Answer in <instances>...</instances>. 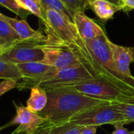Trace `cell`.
I'll return each mask as SVG.
<instances>
[{
  "mask_svg": "<svg viewBox=\"0 0 134 134\" xmlns=\"http://www.w3.org/2000/svg\"><path fill=\"white\" fill-rule=\"evenodd\" d=\"M124 9L125 12H129L132 9H134V0H124Z\"/></svg>",
  "mask_w": 134,
  "mask_h": 134,
  "instance_id": "cell-27",
  "label": "cell"
},
{
  "mask_svg": "<svg viewBox=\"0 0 134 134\" xmlns=\"http://www.w3.org/2000/svg\"><path fill=\"white\" fill-rule=\"evenodd\" d=\"M21 9L39 17L42 21L44 20L43 13L37 0H15Z\"/></svg>",
  "mask_w": 134,
  "mask_h": 134,
  "instance_id": "cell-20",
  "label": "cell"
},
{
  "mask_svg": "<svg viewBox=\"0 0 134 134\" xmlns=\"http://www.w3.org/2000/svg\"><path fill=\"white\" fill-rule=\"evenodd\" d=\"M11 134H25V133H18V132H17L16 130H14V131H13V132Z\"/></svg>",
  "mask_w": 134,
  "mask_h": 134,
  "instance_id": "cell-29",
  "label": "cell"
},
{
  "mask_svg": "<svg viewBox=\"0 0 134 134\" xmlns=\"http://www.w3.org/2000/svg\"><path fill=\"white\" fill-rule=\"evenodd\" d=\"M60 88L74 90L111 103H134L133 94L122 90L105 79L99 76Z\"/></svg>",
  "mask_w": 134,
  "mask_h": 134,
  "instance_id": "cell-5",
  "label": "cell"
},
{
  "mask_svg": "<svg viewBox=\"0 0 134 134\" xmlns=\"http://www.w3.org/2000/svg\"><path fill=\"white\" fill-rule=\"evenodd\" d=\"M0 16L6 20L10 26L14 29L16 33L18 35L20 39L21 40H37L45 42L47 39V35H43L40 30H35L27 23L24 19L17 20V18H13L4 15L0 13Z\"/></svg>",
  "mask_w": 134,
  "mask_h": 134,
  "instance_id": "cell-13",
  "label": "cell"
},
{
  "mask_svg": "<svg viewBox=\"0 0 134 134\" xmlns=\"http://www.w3.org/2000/svg\"><path fill=\"white\" fill-rule=\"evenodd\" d=\"M86 45L98 76L105 79L122 90L134 95V79L123 75L117 69L106 32L86 42Z\"/></svg>",
  "mask_w": 134,
  "mask_h": 134,
  "instance_id": "cell-2",
  "label": "cell"
},
{
  "mask_svg": "<svg viewBox=\"0 0 134 134\" xmlns=\"http://www.w3.org/2000/svg\"><path fill=\"white\" fill-rule=\"evenodd\" d=\"M73 21L80 36L85 43L93 40L105 32V30L95 20L88 17L85 12L77 11L74 13Z\"/></svg>",
  "mask_w": 134,
  "mask_h": 134,
  "instance_id": "cell-11",
  "label": "cell"
},
{
  "mask_svg": "<svg viewBox=\"0 0 134 134\" xmlns=\"http://www.w3.org/2000/svg\"><path fill=\"white\" fill-rule=\"evenodd\" d=\"M96 77L98 75L84 64L60 69L52 68L43 76L39 86L48 91Z\"/></svg>",
  "mask_w": 134,
  "mask_h": 134,
  "instance_id": "cell-6",
  "label": "cell"
},
{
  "mask_svg": "<svg viewBox=\"0 0 134 134\" xmlns=\"http://www.w3.org/2000/svg\"><path fill=\"white\" fill-rule=\"evenodd\" d=\"M68 8L74 13L77 11L85 12L88 7V3L86 0H63Z\"/></svg>",
  "mask_w": 134,
  "mask_h": 134,
  "instance_id": "cell-23",
  "label": "cell"
},
{
  "mask_svg": "<svg viewBox=\"0 0 134 134\" xmlns=\"http://www.w3.org/2000/svg\"><path fill=\"white\" fill-rule=\"evenodd\" d=\"M17 83L18 82L16 80H3L0 82V97L7 93L8 91L13 90L15 88H17Z\"/></svg>",
  "mask_w": 134,
  "mask_h": 134,
  "instance_id": "cell-24",
  "label": "cell"
},
{
  "mask_svg": "<svg viewBox=\"0 0 134 134\" xmlns=\"http://www.w3.org/2000/svg\"><path fill=\"white\" fill-rule=\"evenodd\" d=\"M123 1H124V0H123Z\"/></svg>",
  "mask_w": 134,
  "mask_h": 134,
  "instance_id": "cell-32",
  "label": "cell"
},
{
  "mask_svg": "<svg viewBox=\"0 0 134 134\" xmlns=\"http://www.w3.org/2000/svg\"><path fill=\"white\" fill-rule=\"evenodd\" d=\"M45 25V33L50 36L70 44L79 50L89 53L86 43L80 36L72 20L54 9H48L43 12Z\"/></svg>",
  "mask_w": 134,
  "mask_h": 134,
  "instance_id": "cell-4",
  "label": "cell"
},
{
  "mask_svg": "<svg viewBox=\"0 0 134 134\" xmlns=\"http://www.w3.org/2000/svg\"><path fill=\"white\" fill-rule=\"evenodd\" d=\"M69 122L81 126H100L103 125L129 124L124 115L113 103L101 104L86 109L72 117Z\"/></svg>",
  "mask_w": 134,
  "mask_h": 134,
  "instance_id": "cell-7",
  "label": "cell"
},
{
  "mask_svg": "<svg viewBox=\"0 0 134 134\" xmlns=\"http://www.w3.org/2000/svg\"><path fill=\"white\" fill-rule=\"evenodd\" d=\"M62 1H63V0H62ZM63 2H64V1H63Z\"/></svg>",
  "mask_w": 134,
  "mask_h": 134,
  "instance_id": "cell-30",
  "label": "cell"
},
{
  "mask_svg": "<svg viewBox=\"0 0 134 134\" xmlns=\"http://www.w3.org/2000/svg\"><path fill=\"white\" fill-rule=\"evenodd\" d=\"M0 5L8 9L9 10L12 11L13 13H14L15 14H17V16H20L22 17V19H24L26 17V16L28 15V13H22L19 5L17 4V2H15V0H0Z\"/></svg>",
  "mask_w": 134,
  "mask_h": 134,
  "instance_id": "cell-22",
  "label": "cell"
},
{
  "mask_svg": "<svg viewBox=\"0 0 134 134\" xmlns=\"http://www.w3.org/2000/svg\"><path fill=\"white\" fill-rule=\"evenodd\" d=\"M130 123H134V103H113Z\"/></svg>",
  "mask_w": 134,
  "mask_h": 134,
  "instance_id": "cell-21",
  "label": "cell"
},
{
  "mask_svg": "<svg viewBox=\"0 0 134 134\" xmlns=\"http://www.w3.org/2000/svg\"><path fill=\"white\" fill-rule=\"evenodd\" d=\"M92 1H95V0H86V2H87L88 3H89V2H92ZM107 1L111 2H113V3L116 4V5H122V6H123V7H124V2H123V0H107Z\"/></svg>",
  "mask_w": 134,
  "mask_h": 134,
  "instance_id": "cell-28",
  "label": "cell"
},
{
  "mask_svg": "<svg viewBox=\"0 0 134 134\" xmlns=\"http://www.w3.org/2000/svg\"><path fill=\"white\" fill-rule=\"evenodd\" d=\"M44 43L37 40H21L0 48V60L15 64L42 61L44 53L41 45Z\"/></svg>",
  "mask_w": 134,
  "mask_h": 134,
  "instance_id": "cell-8",
  "label": "cell"
},
{
  "mask_svg": "<svg viewBox=\"0 0 134 134\" xmlns=\"http://www.w3.org/2000/svg\"><path fill=\"white\" fill-rule=\"evenodd\" d=\"M22 75L17 64L0 60V79L21 80Z\"/></svg>",
  "mask_w": 134,
  "mask_h": 134,
  "instance_id": "cell-17",
  "label": "cell"
},
{
  "mask_svg": "<svg viewBox=\"0 0 134 134\" xmlns=\"http://www.w3.org/2000/svg\"><path fill=\"white\" fill-rule=\"evenodd\" d=\"M96 131H97V126H84L83 130L81 132V134H96Z\"/></svg>",
  "mask_w": 134,
  "mask_h": 134,
  "instance_id": "cell-26",
  "label": "cell"
},
{
  "mask_svg": "<svg viewBox=\"0 0 134 134\" xmlns=\"http://www.w3.org/2000/svg\"><path fill=\"white\" fill-rule=\"evenodd\" d=\"M42 11L43 12L46 9H51L56 11H58L69 17L70 20H73L74 13L68 8L66 4L62 0H37Z\"/></svg>",
  "mask_w": 134,
  "mask_h": 134,
  "instance_id": "cell-18",
  "label": "cell"
},
{
  "mask_svg": "<svg viewBox=\"0 0 134 134\" xmlns=\"http://www.w3.org/2000/svg\"><path fill=\"white\" fill-rule=\"evenodd\" d=\"M18 39L20 38L14 29L6 20L0 16V46H6Z\"/></svg>",
  "mask_w": 134,
  "mask_h": 134,
  "instance_id": "cell-16",
  "label": "cell"
},
{
  "mask_svg": "<svg viewBox=\"0 0 134 134\" xmlns=\"http://www.w3.org/2000/svg\"><path fill=\"white\" fill-rule=\"evenodd\" d=\"M0 47H1V46H0Z\"/></svg>",
  "mask_w": 134,
  "mask_h": 134,
  "instance_id": "cell-31",
  "label": "cell"
},
{
  "mask_svg": "<svg viewBox=\"0 0 134 134\" xmlns=\"http://www.w3.org/2000/svg\"><path fill=\"white\" fill-rule=\"evenodd\" d=\"M124 124L119 123V124H116L114 126L115 127V130L110 134H134L133 131H130L127 129L125 128Z\"/></svg>",
  "mask_w": 134,
  "mask_h": 134,
  "instance_id": "cell-25",
  "label": "cell"
},
{
  "mask_svg": "<svg viewBox=\"0 0 134 134\" xmlns=\"http://www.w3.org/2000/svg\"><path fill=\"white\" fill-rule=\"evenodd\" d=\"M47 37V41L41 45L44 53L43 63L57 69L84 64L96 73L91 54L85 53L57 38L50 36Z\"/></svg>",
  "mask_w": 134,
  "mask_h": 134,
  "instance_id": "cell-3",
  "label": "cell"
},
{
  "mask_svg": "<svg viewBox=\"0 0 134 134\" xmlns=\"http://www.w3.org/2000/svg\"><path fill=\"white\" fill-rule=\"evenodd\" d=\"M48 97L47 91L39 86L31 89L30 97L26 102V107L33 112L40 113L47 106Z\"/></svg>",
  "mask_w": 134,
  "mask_h": 134,
  "instance_id": "cell-15",
  "label": "cell"
},
{
  "mask_svg": "<svg viewBox=\"0 0 134 134\" xmlns=\"http://www.w3.org/2000/svg\"><path fill=\"white\" fill-rule=\"evenodd\" d=\"M22 79L17 83V88H32L39 86L43 76L52 68L42 61H34L17 64Z\"/></svg>",
  "mask_w": 134,
  "mask_h": 134,
  "instance_id": "cell-9",
  "label": "cell"
},
{
  "mask_svg": "<svg viewBox=\"0 0 134 134\" xmlns=\"http://www.w3.org/2000/svg\"><path fill=\"white\" fill-rule=\"evenodd\" d=\"M112 57L118 71L123 75L134 79L130 71V64L134 60V47H126L117 45L108 38Z\"/></svg>",
  "mask_w": 134,
  "mask_h": 134,
  "instance_id": "cell-12",
  "label": "cell"
},
{
  "mask_svg": "<svg viewBox=\"0 0 134 134\" xmlns=\"http://www.w3.org/2000/svg\"><path fill=\"white\" fill-rule=\"evenodd\" d=\"M14 105L16 108V116L8 126L18 124V127L15 130L18 133H34L47 121V119L41 116L39 113L32 111L26 106Z\"/></svg>",
  "mask_w": 134,
  "mask_h": 134,
  "instance_id": "cell-10",
  "label": "cell"
},
{
  "mask_svg": "<svg viewBox=\"0 0 134 134\" xmlns=\"http://www.w3.org/2000/svg\"><path fill=\"white\" fill-rule=\"evenodd\" d=\"M88 7L102 20L107 21L119 10H123L124 7L116 5L107 0H95L88 3Z\"/></svg>",
  "mask_w": 134,
  "mask_h": 134,
  "instance_id": "cell-14",
  "label": "cell"
},
{
  "mask_svg": "<svg viewBox=\"0 0 134 134\" xmlns=\"http://www.w3.org/2000/svg\"><path fill=\"white\" fill-rule=\"evenodd\" d=\"M47 93V104L39 114L53 125L67 122L75 115L90 108L111 103L64 88L48 90Z\"/></svg>",
  "mask_w": 134,
  "mask_h": 134,
  "instance_id": "cell-1",
  "label": "cell"
},
{
  "mask_svg": "<svg viewBox=\"0 0 134 134\" xmlns=\"http://www.w3.org/2000/svg\"><path fill=\"white\" fill-rule=\"evenodd\" d=\"M84 126L74 124L71 122L53 125L50 123L47 134H81Z\"/></svg>",
  "mask_w": 134,
  "mask_h": 134,
  "instance_id": "cell-19",
  "label": "cell"
}]
</instances>
